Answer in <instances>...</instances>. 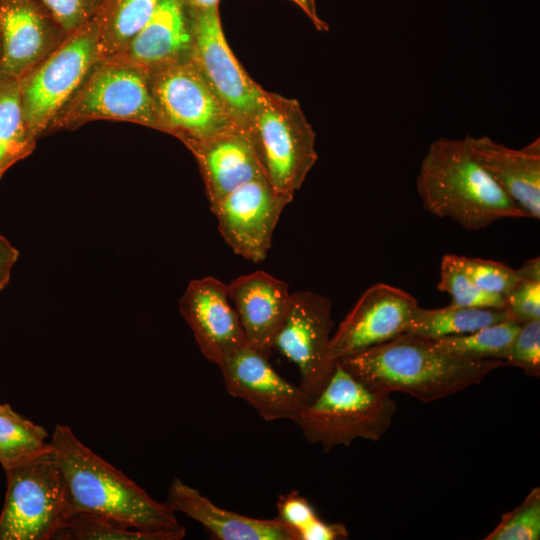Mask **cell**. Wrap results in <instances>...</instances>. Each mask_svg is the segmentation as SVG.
<instances>
[{"label": "cell", "mask_w": 540, "mask_h": 540, "mask_svg": "<svg viewBox=\"0 0 540 540\" xmlns=\"http://www.w3.org/2000/svg\"><path fill=\"white\" fill-rule=\"evenodd\" d=\"M50 444L65 483L69 515L92 513L155 534L180 540L186 529L166 503L83 444L70 427L57 424Z\"/></svg>", "instance_id": "obj_1"}, {"label": "cell", "mask_w": 540, "mask_h": 540, "mask_svg": "<svg viewBox=\"0 0 540 540\" xmlns=\"http://www.w3.org/2000/svg\"><path fill=\"white\" fill-rule=\"evenodd\" d=\"M339 361L365 384L433 402L479 384L507 366L501 359H476L452 353L433 339L402 334Z\"/></svg>", "instance_id": "obj_2"}, {"label": "cell", "mask_w": 540, "mask_h": 540, "mask_svg": "<svg viewBox=\"0 0 540 540\" xmlns=\"http://www.w3.org/2000/svg\"><path fill=\"white\" fill-rule=\"evenodd\" d=\"M416 188L427 211L466 230L527 217L476 160L469 135L433 141L421 161Z\"/></svg>", "instance_id": "obj_3"}, {"label": "cell", "mask_w": 540, "mask_h": 540, "mask_svg": "<svg viewBox=\"0 0 540 540\" xmlns=\"http://www.w3.org/2000/svg\"><path fill=\"white\" fill-rule=\"evenodd\" d=\"M395 412L391 393L365 384L334 361L324 385L307 400L295 423L309 443L328 452L359 438L378 441Z\"/></svg>", "instance_id": "obj_4"}, {"label": "cell", "mask_w": 540, "mask_h": 540, "mask_svg": "<svg viewBox=\"0 0 540 540\" xmlns=\"http://www.w3.org/2000/svg\"><path fill=\"white\" fill-rule=\"evenodd\" d=\"M245 131L266 180L293 200L318 158L315 132L299 102L265 91Z\"/></svg>", "instance_id": "obj_5"}, {"label": "cell", "mask_w": 540, "mask_h": 540, "mask_svg": "<svg viewBox=\"0 0 540 540\" xmlns=\"http://www.w3.org/2000/svg\"><path fill=\"white\" fill-rule=\"evenodd\" d=\"M98 62V33L91 18L19 80L24 120L36 139L48 132Z\"/></svg>", "instance_id": "obj_6"}, {"label": "cell", "mask_w": 540, "mask_h": 540, "mask_svg": "<svg viewBox=\"0 0 540 540\" xmlns=\"http://www.w3.org/2000/svg\"><path fill=\"white\" fill-rule=\"evenodd\" d=\"M0 540H50L69 516L65 483L51 448L4 470Z\"/></svg>", "instance_id": "obj_7"}, {"label": "cell", "mask_w": 540, "mask_h": 540, "mask_svg": "<svg viewBox=\"0 0 540 540\" xmlns=\"http://www.w3.org/2000/svg\"><path fill=\"white\" fill-rule=\"evenodd\" d=\"M98 119L128 121L161 131L149 75L122 61L98 62L48 132L74 129Z\"/></svg>", "instance_id": "obj_8"}, {"label": "cell", "mask_w": 540, "mask_h": 540, "mask_svg": "<svg viewBox=\"0 0 540 540\" xmlns=\"http://www.w3.org/2000/svg\"><path fill=\"white\" fill-rule=\"evenodd\" d=\"M149 83L161 131L188 149L239 127L191 58L149 75Z\"/></svg>", "instance_id": "obj_9"}, {"label": "cell", "mask_w": 540, "mask_h": 540, "mask_svg": "<svg viewBox=\"0 0 540 540\" xmlns=\"http://www.w3.org/2000/svg\"><path fill=\"white\" fill-rule=\"evenodd\" d=\"M188 12L192 29L190 58L232 120L245 130L266 90L233 54L222 28L219 6Z\"/></svg>", "instance_id": "obj_10"}, {"label": "cell", "mask_w": 540, "mask_h": 540, "mask_svg": "<svg viewBox=\"0 0 540 540\" xmlns=\"http://www.w3.org/2000/svg\"><path fill=\"white\" fill-rule=\"evenodd\" d=\"M331 300L319 293H291L285 318L274 338L276 349L298 368L308 399L324 385L333 363L328 350L333 329Z\"/></svg>", "instance_id": "obj_11"}, {"label": "cell", "mask_w": 540, "mask_h": 540, "mask_svg": "<svg viewBox=\"0 0 540 540\" xmlns=\"http://www.w3.org/2000/svg\"><path fill=\"white\" fill-rule=\"evenodd\" d=\"M291 201L261 177L231 191L211 211L229 247L249 261L260 262L266 258L280 215Z\"/></svg>", "instance_id": "obj_12"}, {"label": "cell", "mask_w": 540, "mask_h": 540, "mask_svg": "<svg viewBox=\"0 0 540 540\" xmlns=\"http://www.w3.org/2000/svg\"><path fill=\"white\" fill-rule=\"evenodd\" d=\"M418 302L408 292L385 283L369 287L332 335L331 363L388 342L407 332Z\"/></svg>", "instance_id": "obj_13"}, {"label": "cell", "mask_w": 540, "mask_h": 540, "mask_svg": "<svg viewBox=\"0 0 540 540\" xmlns=\"http://www.w3.org/2000/svg\"><path fill=\"white\" fill-rule=\"evenodd\" d=\"M230 395L247 402L266 421L296 422L308 397L299 385L283 378L269 358L247 343L218 366Z\"/></svg>", "instance_id": "obj_14"}, {"label": "cell", "mask_w": 540, "mask_h": 540, "mask_svg": "<svg viewBox=\"0 0 540 540\" xmlns=\"http://www.w3.org/2000/svg\"><path fill=\"white\" fill-rule=\"evenodd\" d=\"M65 36L37 0H0L1 80L22 79Z\"/></svg>", "instance_id": "obj_15"}, {"label": "cell", "mask_w": 540, "mask_h": 540, "mask_svg": "<svg viewBox=\"0 0 540 540\" xmlns=\"http://www.w3.org/2000/svg\"><path fill=\"white\" fill-rule=\"evenodd\" d=\"M179 310L204 357L217 366L246 344L230 302L228 284L209 276L190 281L179 301Z\"/></svg>", "instance_id": "obj_16"}, {"label": "cell", "mask_w": 540, "mask_h": 540, "mask_svg": "<svg viewBox=\"0 0 540 540\" xmlns=\"http://www.w3.org/2000/svg\"><path fill=\"white\" fill-rule=\"evenodd\" d=\"M191 49V19L183 1L160 0L139 32L120 53L109 59L125 62L151 75L190 58Z\"/></svg>", "instance_id": "obj_17"}, {"label": "cell", "mask_w": 540, "mask_h": 540, "mask_svg": "<svg viewBox=\"0 0 540 540\" xmlns=\"http://www.w3.org/2000/svg\"><path fill=\"white\" fill-rule=\"evenodd\" d=\"M228 293L246 343L269 358L290 304L287 283L267 272L256 271L232 280Z\"/></svg>", "instance_id": "obj_18"}, {"label": "cell", "mask_w": 540, "mask_h": 540, "mask_svg": "<svg viewBox=\"0 0 540 540\" xmlns=\"http://www.w3.org/2000/svg\"><path fill=\"white\" fill-rule=\"evenodd\" d=\"M471 151L497 185L526 213L540 218V139L510 148L489 136L471 137Z\"/></svg>", "instance_id": "obj_19"}, {"label": "cell", "mask_w": 540, "mask_h": 540, "mask_svg": "<svg viewBox=\"0 0 540 540\" xmlns=\"http://www.w3.org/2000/svg\"><path fill=\"white\" fill-rule=\"evenodd\" d=\"M200 169L210 209L231 191L264 177L247 132L235 127L189 148Z\"/></svg>", "instance_id": "obj_20"}, {"label": "cell", "mask_w": 540, "mask_h": 540, "mask_svg": "<svg viewBox=\"0 0 540 540\" xmlns=\"http://www.w3.org/2000/svg\"><path fill=\"white\" fill-rule=\"evenodd\" d=\"M200 523L211 538L218 540H298L296 533L280 521L244 516L220 508L195 488L174 478L165 502Z\"/></svg>", "instance_id": "obj_21"}, {"label": "cell", "mask_w": 540, "mask_h": 540, "mask_svg": "<svg viewBox=\"0 0 540 540\" xmlns=\"http://www.w3.org/2000/svg\"><path fill=\"white\" fill-rule=\"evenodd\" d=\"M160 0H100L92 17L100 61L120 53L149 20Z\"/></svg>", "instance_id": "obj_22"}, {"label": "cell", "mask_w": 540, "mask_h": 540, "mask_svg": "<svg viewBox=\"0 0 540 540\" xmlns=\"http://www.w3.org/2000/svg\"><path fill=\"white\" fill-rule=\"evenodd\" d=\"M505 320H512L506 309L464 307L452 303L436 309L418 306L406 333L439 339L467 334Z\"/></svg>", "instance_id": "obj_23"}, {"label": "cell", "mask_w": 540, "mask_h": 540, "mask_svg": "<svg viewBox=\"0 0 540 540\" xmlns=\"http://www.w3.org/2000/svg\"><path fill=\"white\" fill-rule=\"evenodd\" d=\"M37 139L24 120L19 81L0 82V179L18 161L29 156Z\"/></svg>", "instance_id": "obj_24"}, {"label": "cell", "mask_w": 540, "mask_h": 540, "mask_svg": "<svg viewBox=\"0 0 540 540\" xmlns=\"http://www.w3.org/2000/svg\"><path fill=\"white\" fill-rule=\"evenodd\" d=\"M48 433L13 408L0 414V464L8 469L51 448Z\"/></svg>", "instance_id": "obj_25"}, {"label": "cell", "mask_w": 540, "mask_h": 540, "mask_svg": "<svg viewBox=\"0 0 540 540\" xmlns=\"http://www.w3.org/2000/svg\"><path fill=\"white\" fill-rule=\"evenodd\" d=\"M520 327L514 320H505L467 334L433 340L443 349L461 356L505 361Z\"/></svg>", "instance_id": "obj_26"}, {"label": "cell", "mask_w": 540, "mask_h": 540, "mask_svg": "<svg viewBox=\"0 0 540 540\" xmlns=\"http://www.w3.org/2000/svg\"><path fill=\"white\" fill-rule=\"evenodd\" d=\"M53 539L57 540H162L101 515L71 513Z\"/></svg>", "instance_id": "obj_27"}, {"label": "cell", "mask_w": 540, "mask_h": 540, "mask_svg": "<svg viewBox=\"0 0 540 540\" xmlns=\"http://www.w3.org/2000/svg\"><path fill=\"white\" fill-rule=\"evenodd\" d=\"M439 291L449 294L452 304L464 307L505 309V298L479 288L459 262V255L446 254L440 265Z\"/></svg>", "instance_id": "obj_28"}, {"label": "cell", "mask_w": 540, "mask_h": 540, "mask_svg": "<svg viewBox=\"0 0 540 540\" xmlns=\"http://www.w3.org/2000/svg\"><path fill=\"white\" fill-rule=\"evenodd\" d=\"M540 538V489L533 488L512 511L505 513L485 540H538Z\"/></svg>", "instance_id": "obj_29"}, {"label": "cell", "mask_w": 540, "mask_h": 540, "mask_svg": "<svg viewBox=\"0 0 540 540\" xmlns=\"http://www.w3.org/2000/svg\"><path fill=\"white\" fill-rule=\"evenodd\" d=\"M459 262L479 288L504 298L524 280L520 269H513L498 261L459 256Z\"/></svg>", "instance_id": "obj_30"}, {"label": "cell", "mask_w": 540, "mask_h": 540, "mask_svg": "<svg viewBox=\"0 0 540 540\" xmlns=\"http://www.w3.org/2000/svg\"><path fill=\"white\" fill-rule=\"evenodd\" d=\"M527 376H540V319L521 325L505 359Z\"/></svg>", "instance_id": "obj_31"}, {"label": "cell", "mask_w": 540, "mask_h": 540, "mask_svg": "<svg viewBox=\"0 0 540 540\" xmlns=\"http://www.w3.org/2000/svg\"><path fill=\"white\" fill-rule=\"evenodd\" d=\"M66 34H70L94 15L100 0H37Z\"/></svg>", "instance_id": "obj_32"}, {"label": "cell", "mask_w": 540, "mask_h": 540, "mask_svg": "<svg viewBox=\"0 0 540 540\" xmlns=\"http://www.w3.org/2000/svg\"><path fill=\"white\" fill-rule=\"evenodd\" d=\"M512 320L524 324L540 319V280L524 279L505 298Z\"/></svg>", "instance_id": "obj_33"}, {"label": "cell", "mask_w": 540, "mask_h": 540, "mask_svg": "<svg viewBox=\"0 0 540 540\" xmlns=\"http://www.w3.org/2000/svg\"><path fill=\"white\" fill-rule=\"evenodd\" d=\"M277 518L297 535L299 531L318 518L311 503L297 491L281 495L277 501Z\"/></svg>", "instance_id": "obj_34"}, {"label": "cell", "mask_w": 540, "mask_h": 540, "mask_svg": "<svg viewBox=\"0 0 540 540\" xmlns=\"http://www.w3.org/2000/svg\"><path fill=\"white\" fill-rule=\"evenodd\" d=\"M348 537L346 527L341 523H326L319 517L298 533V540H339Z\"/></svg>", "instance_id": "obj_35"}, {"label": "cell", "mask_w": 540, "mask_h": 540, "mask_svg": "<svg viewBox=\"0 0 540 540\" xmlns=\"http://www.w3.org/2000/svg\"><path fill=\"white\" fill-rule=\"evenodd\" d=\"M18 258L19 251L0 234V291L8 285Z\"/></svg>", "instance_id": "obj_36"}, {"label": "cell", "mask_w": 540, "mask_h": 540, "mask_svg": "<svg viewBox=\"0 0 540 540\" xmlns=\"http://www.w3.org/2000/svg\"><path fill=\"white\" fill-rule=\"evenodd\" d=\"M310 18L318 30H328V25L318 16L315 0H291Z\"/></svg>", "instance_id": "obj_37"}, {"label": "cell", "mask_w": 540, "mask_h": 540, "mask_svg": "<svg viewBox=\"0 0 540 540\" xmlns=\"http://www.w3.org/2000/svg\"><path fill=\"white\" fill-rule=\"evenodd\" d=\"M520 271L524 279L540 280L539 257L526 261Z\"/></svg>", "instance_id": "obj_38"}, {"label": "cell", "mask_w": 540, "mask_h": 540, "mask_svg": "<svg viewBox=\"0 0 540 540\" xmlns=\"http://www.w3.org/2000/svg\"><path fill=\"white\" fill-rule=\"evenodd\" d=\"M190 12L202 11L219 6L220 0H182Z\"/></svg>", "instance_id": "obj_39"}, {"label": "cell", "mask_w": 540, "mask_h": 540, "mask_svg": "<svg viewBox=\"0 0 540 540\" xmlns=\"http://www.w3.org/2000/svg\"><path fill=\"white\" fill-rule=\"evenodd\" d=\"M12 409L11 406H9L8 404H1L0 403V414H3L5 412H8Z\"/></svg>", "instance_id": "obj_40"}, {"label": "cell", "mask_w": 540, "mask_h": 540, "mask_svg": "<svg viewBox=\"0 0 540 540\" xmlns=\"http://www.w3.org/2000/svg\"><path fill=\"white\" fill-rule=\"evenodd\" d=\"M0 69H1V42H0ZM1 73H0V82H1Z\"/></svg>", "instance_id": "obj_41"}]
</instances>
